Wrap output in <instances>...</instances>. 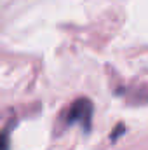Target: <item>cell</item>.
Returning a JSON list of instances; mask_svg holds the SVG:
<instances>
[{"label":"cell","instance_id":"cell-1","mask_svg":"<svg viewBox=\"0 0 148 150\" xmlns=\"http://www.w3.org/2000/svg\"><path fill=\"white\" fill-rule=\"evenodd\" d=\"M91 122H92V103L87 98H78L70 105L66 117H65V124L72 126V124H80L82 129L87 133L91 129Z\"/></svg>","mask_w":148,"mask_h":150},{"label":"cell","instance_id":"cell-2","mask_svg":"<svg viewBox=\"0 0 148 150\" xmlns=\"http://www.w3.org/2000/svg\"><path fill=\"white\" fill-rule=\"evenodd\" d=\"M11 140H9V129H4L0 133V150H9Z\"/></svg>","mask_w":148,"mask_h":150}]
</instances>
